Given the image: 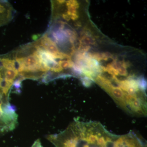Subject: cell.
Wrapping results in <instances>:
<instances>
[{
  "instance_id": "cell-4",
  "label": "cell",
  "mask_w": 147,
  "mask_h": 147,
  "mask_svg": "<svg viewBox=\"0 0 147 147\" xmlns=\"http://www.w3.org/2000/svg\"><path fill=\"white\" fill-rule=\"evenodd\" d=\"M4 72L0 62V99H8L4 93Z\"/></svg>"
},
{
  "instance_id": "cell-3",
  "label": "cell",
  "mask_w": 147,
  "mask_h": 147,
  "mask_svg": "<svg viewBox=\"0 0 147 147\" xmlns=\"http://www.w3.org/2000/svg\"><path fill=\"white\" fill-rule=\"evenodd\" d=\"M88 56L96 61H107L110 58H112V55L108 53H90Z\"/></svg>"
},
{
  "instance_id": "cell-6",
  "label": "cell",
  "mask_w": 147,
  "mask_h": 147,
  "mask_svg": "<svg viewBox=\"0 0 147 147\" xmlns=\"http://www.w3.org/2000/svg\"><path fill=\"white\" fill-rule=\"evenodd\" d=\"M32 147H42L39 139H37L34 143Z\"/></svg>"
},
{
  "instance_id": "cell-1",
  "label": "cell",
  "mask_w": 147,
  "mask_h": 147,
  "mask_svg": "<svg viewBox=\"0 0 147 147\" xmlns=\"http://www.w3.org/2000/svg\"><path fill=\"white\" fill-rule=\"evenodd\" d=\"M18 123V115L15 108L9 100H0V133L13 130Z\"/></svg>"
},
{
  "instance_id": "cell-5",
  "label": "cell",
  "mask_w": 147,
  "mask_h": 147,
  "mask_svg": "<svg viewBox=\"0 0 147 147\" xmlns=\"http://www.w3.org/2000/svg\"><path fill=\"white\" fill-rule=\"evenodd\" d=\"M80 42V44L82 45H94L95 43V40L91 37L84 35L81 38Z\"/></svg>"
},
{
  "instance_id": "cell-2",
  "label": "cell",
  "mask_w": 147,
  "mask_h": 147,
  "mask_svg": "<svg viewBox=\"0 0 147 147\" xmlns=\"http://www.w3.org/2000/svg\"><path fill=\"white\" fill-rule=\"evenodd\" d=\"M15 11L7 1H0V27L8 24L13 19Z\"/></svg>"
}]
</instances>
